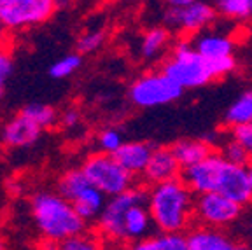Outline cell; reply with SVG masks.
<instances>
[{"label":"cell","instance_id":"5","mask_svg":"<svg viewBox=\"0 0 252 250\" xmlns=\"http://www.w3.org/2000/svg\"><path fill=\"white\" fill-rule=\"evenodd\" d=\"M184 93L172 77L163 70H151L138 75L128 88V98L131 105L138 109H158L177 102Z\"/></svg>","mask_w":252,"mask_h":250},{"label":"cell","instance_id":"8","mask_svg":"<svg viewBox=\"0 0 252 250\" xmlns=\"http://www.w3.org/2000/svg\"><path fill=\"white\" fill-rule=\"evenodd\" d=\"M81 170L94 188H98L107 198L116 196L133 186V175L121 166L114 154L94 153L90 154L81 164Z\"/></svg>","mask_w":252,"mask_h":250},{"label":"cell","instance_id":"30","mask_svg":"<svg viewBox=\"0 0 252 250\" xmlns=\"http://www.w3.org/2000/svg\"><path fill=\"white\" fill-rule=\"evenodd\" d=\"M231 137L238 140L252 156V123L247 125H238L231 128Z\"/></svg>","mask_w":252,"mask_h":250},{"label":"cell","instance_id":"15","mask_svg":"<svg viewBox=\"0 0 252 250\" xmlns=\"http://www.w3.org/2000/svg\"><path fill=\"white\" fill-rule=\"evenodd\" d=\"M193 46L209 63L235 56V40L220 31H203L193 40Z\"/></svg>","mask_w":252,"mask_h":250},{"label":"cell","instance_id":"14","mask_svg":"<svg viewBox=\"0 0 252 250\" xmlns=\"http://www.w3.org/2000/svg\"><path fill=\"white\" fill-rule=\"evenodd\" d=\"M188 250H236L238 243L231 235H228L224 227H214L201 224L189 231Z\"/></svg>","mask_w":252,"mask_h":250},{"label":"cell","instance_id":"11","mask_svg":"<svg viewBox=\"0 0 252 250\" xmlns=\"http://www.w3.org/2000/svg\"><path fill=\"white\" fill-rule=\"evenodd\" d=\"M244 205L222 192H201L194 199V217L200 224L214 227H228L240 217Z\"/></svg>","mask_w":252,"mask_h":250},{"label":"cell","instance_id":"28","mask_svg":"<svg viewBox=\"0 0 252 250\" xmlns=\"http://www.w3.org/2000/svg\"><path fill=\"white\" fill-rule=\"evenodd\" d=\"M58 247L63 250H94L98 249L100 243L96 240V236H91L88 231H83V233H77V235L62 242Z\"/></svg>","mask_w":252,"mask_h":250},{"label":"cell","instance_id":"37","mask_svg":"<svg viewBox=\"0 0 252 250\" xmlns=\"http://www.w3.org/2000/svg\"><path fill=\"white\" fill-rule=\"evenodd\" d=\"M251 233H252V222H251Z\"/></svg>","mask_w":252,"mask_h":250},{"label":"cell","instance_id":"31","mask_svg":"<svg viewBox=\"0 0 252 250\" xmlns=\"http://www.w3.org/2000/svg\"><path fill=\"white\" fill-rule=\"evenodd\" d=\"M81 121H83V114H81L79 109H75V107H68V109L63 110L62 116H60V125L65 129L77 128V126L81 125Z\"/></svg>","mask_w":252,"mask_h":250},{"label":"cell","instance_id":"33","mask_svg":"<svg viewBox=\"0 0 252 250\" xmlns=\"http://www.w3.org/2000/svg\"><path fill=\"white\" fill-rule=\"evenodd\" d=\"M163 2H165V5H186L193 0H163Z\"/></svg>","mask_w":252,"mask_h":250},{"label":"cell","instance_id":"1","mask_svg":"<svg viewBox=\"0 0 252 250\" xmlns=\"http://www.w3.org/2000/svg\"><path fill=\"white\" fill-rule=\"evenodd\" d=\"M181 177L194 194L217 191L242 205L252 201L247 166L231 163L220 153H210L205 159L184 168Z\"/></svg>","mask_w":252,"mask_h":250},{"label":"cell","instance_id":"20","mask_svg":"<svg viewBox=\"0 0 252 250\" xmlns=\"http://www.w3.org/2000/svg\"><path fill=\"white\" fill-rule=\"evenodd\" d=\"M137 250H186L188 236L179 231H158L156 235H149L135 243Z\"/></svg>","mask_w":252,"mask_h":250},{"label":"cell","instance_id":"27","mask_svg":"<svg viewBox=\"0 0 252 250\" xmlns=\"http://www.w3.org/2000/svg\"><path fill=\"white\" fill-rule=\"evenodd\" d=\"M125 144V137L118 128H105L96 135V145L100 151L109 154H114L121 145Z\"/></svg>","mask_w":252,"mask_h":250},{"label":"cell","instance_id":"36","mask_svg":"<svg viewBox=\"0 0 252 250\" xmlns=\"http://www.w3.org/2000/svg\"><path fill=\"white\" fill-rule=\"evenodd\" d=\"M249 16L252 18V0H251V7H249Z\"/></svg>","mask_w":252,"mask_h":250},{"label":"cell","instance_id":"38","mask_svg":"<svg viewBox=\"0 0 252 250\" xmlns=\"http://www.w3.org/2000/svg\"><path fill=\"white\" fill-rule=\"evenodd\" d=\"M251 65H252V58H251Z\"/></svg>","mask_w":252,"mask_h":250},{"label":"cell","instance_id":"7","mask_svg":"<svg viewBox=\"0 0 252 250\" xmlns=\"http://www.w3.org/2000/svg\"><path fill=\"white\" fill-rule=\"evenodd\" d=\"M147 192L142 188H133L119 192L116 196H110L107 199L105 207L102 214L96 219V231H98L100 238L107 243H114V245H123L126 243L125 236V215L133 205L146 203Z\"/></svg>","mask_w":252,"mask_h":250},{"label":"cell","instance_id":"6","mask_svg":"<svg viewBox=\"0 0 252 250\" xmlns=\"http://www.w3.org/2000/svg\"><path fill=\"white\" fill-rule=\"evenodd\" d=\"M56 191L74 205L77 214L86 222L98 219L107 203V196L91 184L81 168H72L63 173L58 180Z\"/></svg>","mask_w":252,"mask_h":250},{"label":"cell","instance_id":"13","mask_svg":"<svg viewBox=\"0 0 252 250\" xmlns=\"http://www.w3.org/2000/svg\"><path fill=\"white\" fill-rule=\"evenodd\" d=\"M182 175V166L173 154L172 147H154L149 157L146 170L142 173L144 180L149 186L166 182V180L177 179Z\"/></svg>","mask_w":252,"mask_h":250},{"label":"cell","instance_id":"2","mask_svg":"<svg viewBox=\"0 0 252 250\" xmlns=\"http://www.w3.org/2000/svg\"><path fill=\"white\" fill-rule=\"evenodd\" d=\"M30 215L44 242L58 247L70 236L86 231L88 222L58 191H37L30 198Z\"/></svg>","mask_w":252,"mask_h":250},{"label":"cell","instance_id":"23","mask_svg":"<svg viewBox=\"0 0 252 250\" xmlns=\"http://www.w3.org/2000/svg\"><path fill=\"white\" fill-rule=\"evenodd\" d=\"M81 65H83V55L81 53H68V55L58 58L55 63H51L47 74L51 79L62 81V79L72 77L81 68Z\"/></svg>","mask_w":252,"mask_h":250},{"label":"cell","instance_id":"12","mask_svg":"<svg viewBox=\"0 0 252 250\" xmlns=\"http://www.w3.org/2000/svg\"><path fill=\"white\" fill-rule=\"evenodd\" d=\"M42 131L44 129L39 125H35L30 118H27L23 112H18L2 126L0 142L4 147L12 149V151L28 149L37 144Z\"/></svg>","mask_w":252,"mask_h":250},{"label":"cell","instance_id":"19","mask_svg":"<svg viewBox=\"0 0 252 250\" xmlns=\"http://www.w3.org/2000/svg\"><path fill=\"white\" fill-rule=\"evenodd\" d=\"M172 151L184 170L209 156L212 153V144L201 138H181L172 145Z\"/></svg>","mask_w":252,"mask_h":250},{"label":"cell","instance_id":"35","mask_svg":"<svg viewBox=\"0 0 252 250\" xmlns=\"http://www.w3.org/2000/svg\"><path fill=\"white\" fill-rule=\"evenodd\" d=\"M247 170H249V179H251V184H252V159H251V163L247 164Z\"/></svg>","mask_w":252,"mask_h":250},{"label":"cell","instance_id":"3","mask_svg":"<svg viewBox=\"0 0 252 250\" xmlns=\"http://www.w3.org/2000/svg\"><path fill=\"white\" fill-rule=\"evenodd\" d=\"M147 208L158 231L184 233L194 219V192L182 177L159 182L147 192Z\"/></svg>","mask_w":252,"mask_h":250},{"label":"cell","instance_id":"34","mask_svg":"<svg viewBox=\"0 0 252 250\" xmlns=\"http://www.w3.org/2000/svg\"><path fill=\"white\" fill-rule=\"evenodd\" d=\"M56 9H67L70 5V0H55Z\"/></svg>","mask_w":252,"mask_h":250},{"label":"cell","instance_id":"26","mask_svg":"<svg viewBox=\"0 0 252 250\" xmlns=\"http://www.w3.org/2000/svg\"><path fill=\"white\" fill-rule=\"evenodd\" d=\"M220 154H222V156H224L228 161H231V163L244 164V166H247V164L251 163V159H252L251 153H249L247 149H245L238 140H235L233 137L222 144Z\"/></svg>","mask_w":252,"mask_h":250},{"label":"cell","instance_id":"22","mask_svg":"<svg viewBox=\"0 0 252 250\" xmlns=\"http://www.w3.org/2000/svg\"><path fill=\"white\" fill-rule=\"evenodd\" d=\"M23 112L27 118H30L32 121L39 125L42 129H49L60 121V116L51 105H47V103H27L23 109L20 110Z\"/></svg>","mask_w":252,"mask_h":250},{"label":"cell","instance_id":"24","mask_svg":"<svg viewBox=\"0 0 252 250\" xmlns=\"http://www.w3.org/2000/svg\"><path fill=\"white\" fill-rule=\"evenodd\" d=\"M216 5L217 12L222 18L228 20H245L249 18V7H251V0H212Z\"/></svg>","mask_w":252,"mask_h":250},{"label":"cell","instance_id":"4","mask_svg":"<svg viewBox=\"0 0 252 250\" xmlns=\"http://www.w3.org/2000/svg\"><path fill=\"white\" fill-rule=\"evenodd\" d=\"M161 70L186 90H198L210 84L214 79L210 63L188 40H179L170 56L163 62Z\"/></svg>","mask_w":252,"mask_h":250},{"label":"cell","instance_id":"10","mask_svg":"<svg viewBox=\"0 0 252 250\" xmlns=\"http://www.w3.org/2000/svg\"><path fill=\"white\" fill-rule=\"evenodd\" d=\"M217 14L212 2L193 0L186 5H166L161 21L166 28L179 33H200L216 21Z\"/></svg>","mask_w":252,"mask_h":250},{"label":"cell","instance_id":"17","mask_svg":"<svg viewBox=\"0 0 252 250\" xmlns=\"http://www.w3.org/2000/svg\"><path fill=\"white\" fill-rule=\"evenodd\" d=\"M154 226L151 212L146 203H137L126 212L125 215V236L126 243L140 242L151 235V227Z\"/></svg>","mask_w":252,"mask_h":250},{"label":"cell","instance_id":"16","mask_svg":"<svg viewBox=\"0 0 252 250\" xmlns=\"http://www.w3.org/2000/svg\"><path fill=\"white\" fill-rule=\"evenodd\" d=\"M153 151H154V147L149 142H140V140L126 142L125 140V144L116 151L114 156H116V159L121 163V166L126 172H130L133 177H137L144 173Z\"/></svg>","mask_w":252,"mask_h":250},{"label":"cell","instance_id":"9","mask_svg":"<svg viewBox=\"0 0 252 250\" xmlns=\"http://www.w3.org/2000/svg\"><path fill=\"white\" fill-rule=\"evenodd\" d=\"M56 11L55 0H0V20L11 31L40 27Z\"/></svg>","mask_w":252,"mask_h":250},{"label":"cell","instance_id":"32","mask_svg":"<svg viewBox=\"0 0 252 250\" xmlns=\"http://www.w3.org/2000/svg\"><path fill=\"white\" fill-rule=\"evenodd\" d=\"M11 33L7 27L4 25V21L0 20V47H7L11 44Z\"/></svg>","mask_w":252,"mask_h":250},{"label":"cell","instance_id":"18","mask_svg":"<svg viewBox=\"0 0 252 250\" xmlns=\"http://www.w3.org/2000/svg\"><path fill=\"white\" fill-rule=\"evenodd\" d=\"M170 31L172 30L166 28L165 25H156V27L147 28L142 33L140 44H138V55L144 62H154L166 51L170 44Z\"/></svg>","mask_w":252,"mask_h":250},{"label":"cell","instance_id":"29","mask_svg":"<svg viewBox=\"0 0 252 250\" xmlns=\"http://www.w3.org/2000/svg\"><path fill=\"white\" fill-rule=\"evenodd\" d=\"M12 70H14V60H12L11 49H9V46L0 47V98L4 96Z\"/></svg>","mask_w":252,"mask_h":250},{"label":"cell","instance_id":"25","mask_svg":"<svg viewBox=\"0 0 252 250\" xmlns=\"http://www.w3.org/2000/svg\"><path fill=\"white\" fill-rule=\"evenodd\" d=\"M103 44H105V31L94 28V30H88L79 35L77 42H75V49L81 55H93L98 49H102Z\"/></svg>","mask_w":252,"mask_h":250},{"label":"cell","instance_id":"21","mask_svg":"<svg viewBox=\"0 0 252 250\" xmlns=\"http://www.w3.org/2000/svg\"><path fill=\"white\" fill-rule=\"evenodd\" d=\"M247 123H252V88L238 94L224 112V125L229 128Z\"/></svg>","mask_w":252,"mask_h":250}]
</instances>
